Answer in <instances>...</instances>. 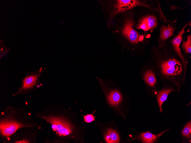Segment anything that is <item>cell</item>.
Segmentation results:
<instances>
[{"instance_id": "cell-6", "label": "cell", "mask_w": 191, "mask_h": 143, "mask_svg": "<svg viewBox=\"0 0 191 143\" xmlns=\"http://www.w3.org/2000/svg\"><path fill=\"white\" fill-rule=\"evenodd\" d=\"M165 82L162 89L156 90L154 93L160 113L162 112V104L167 100L169 94L172 92H179L178 89L175 88L176 86L173 84L169 82Z\"/></svg>"}, {"instance_id": "cell-14", "label": "cell", "mask_w": 191, "mask_h": 143, "mask_svg": "<svg viewBox=\"0 0 191 143\" xmlns=\"http://www.w3.org/2000/svg\"><path fill=\"white\" fill-rule=\"evenodd\" d=\"M182 142H191V121L190 120L184 126L181 132Z\"/></svg>"}, {"instance_id": "cell-8", "label": "cell", "mask_w": 191, "mask_h": 143, "mask_svg": "<svg viewBox=\"0 0 191 143\" xmlns=\"http://www.w3.org/2000/svg\"><path fill=\"white\" fill-rule=\"evenodd\" d=\"M24 126L23 124L16 122L6 120L3 121L1 122V132L4 136H10L18 129Z\"/></svg>"}, {"instance_id": "cell-11", "label": "cell", "mask_w": 191, "mask_h": 143, "mask_svg": "<svg viewBox=\"0 0 191 143\" xmlns=\"http://www.w3.org/2000/svg\"><path fill=\"white\" fill-rule=\"evenodd\" d=\"M175 28L172 24L170 26H162L160 30L158 47H162L164 41L169 37L172 36Z\"/></svg>"}, {"instance_id": "cell-7", "label": "cell", "mask_w": 191, "mask_h": 143, "mask_svg": "<svg viewBox=\"0 0 191 143\" xmlns=\"http://www.w3.org/2000/svg\"><path fill=\"white\" fill-rule=\"evenodd\" d=\"M190 24V23H187L183 27L181 30L179 32L177 35L171 41L173 49L176 54L181 60L184 67L185 72L186 74L187 70L188 63L186 59L184 57L182 54L180 46L182 39L183 34L186 32L190 31L189 28L188 30L186 31H184V29L187 26Z\"/></svg>"}, {"instance_id": "cell-12", "label": "cell", "mask_w": 191, "mask_h": 143, "mask_svg": "<svg viewBox=\"0 0 191 143\" xmlns=\"http://www.w3.org/2000/svg\"><path fill=\"white\" fill-rule=\"evenodd\" d=\"M106 99L110 104L114 106H117L122 102L123 96L119 91L114 89L109 92L106 95Z\"/></svg>"}, {"instance_id": "cell-1", "label": "cell", "mask_w": 191, "mask_h": 143, "mask_svg": "<svg viewBox=\"0 0 191 143\" xmlns=\"http://www.w3.org/2000/svg\"><path fill=\"white\" fill-rule=\"evenodd\" d=\"M42 118L51 125L53 130L66 142H83V129L74 112L56 105L47 108Z\"/></svg>"}, {"instance_id": "cell-2", "label": "cell", "mask_w": 191, "mask_h": 143, "mask_svg": "<svg viewBox=\"0 0 191 143\" xmlns=\"http://www.w3.org/2000/svg\"><path fill=\"white\" fill-rule=\"evenodd\" d=\"M45 68L28 72L22 80L21 86L18 91L13 95L19 94H25L35 88L38 83L42 73L45 70Z\"/></svg>"}, {"instance_id": "cell-16", "label": "cell", "mask_w": 191, "mask_h": 143, "mask_svg": "<svg viewBox=\"0 0 191 143\" xmlns=\"http://www.w3.org/2000/svg\"><path fill=\"white\" fill-rule=\"evenodd\" d=\"M95 117L93 114H89L83 116L84 121L86 123H90L95 120Z\"/></svg>"}, {"instance_id": "cell-4", "label": "cell", "mask_w": 191, "mask_h": 143, "mask_svg": "<svg viewBox=\"0 0 191 143\" xmlns=\"http://www.w3.org/2000/svg\"><path fill=\"white\" fill-rule=\"evenodd\" d=\"M135 25V21L131 18L127 19L122 31L123 36L130 43L136 45L143 41V35H141L133 28Z\"/></svg>"}, {"instance_id": "cell-3", "label": "cell", "mask_w": 191, "mask_h": 143, "mask_svg": "<svg viewBox=\"0 0 191 143\" xmlns=\"http://www.w3.org/2000/svg\"><path fill=\"white\" fill-rule=\"evenodd\" d=\"M140 74L147 86L150 95L154 96L159 86L158 80L151 65L143 67L140 70Z\"/></svg>"}, {"instance_id": "cell-13", "label": "cell", "mask_w": 191, "mask_h": 143, "mask_svg": "<svg viewBox=\"0 0 191 143\" xmlns=\"http://www.w3.org/2000/svg\"><path fill=\"white\" fill-rule=\"evenodd\" d=\"M104 139L107 143H118L120 141V137L117 131L110 128L104 134Z\"/></svg>"}, {"instance_id": "cell-10", "label": "cell", "mask_w": 191, "mask_h": 143, "mask_svg": "<svg viewBox=\"0 0 191 143\" xmlns=\"http://www.w3.org/2000/svg\"><path fill=\"white\" fill-rule=\"evenodd\" d=\"M168 129L158 134H154L149 131L141 133L136 137L132 139L133 140H139L142 142L145 143H154L158 142L159 138L166 131L169 130Z\"/></svg>"}, {"instance_id": "cell-5", "label": "cell", "mask_w": 191, "mask_h": 143, "mask_svg": "<svg viewBox=\"0 0 191 143\" xmlns=\"http://www.w3.org/2000/svg\"><path fill=\"white\" fill-rule=\"evenodd\" d=\"M136 6H142L151 8L144 1L137 0H118L114 4V10L112 13L111 19L118 13L129 10Z\"/></svg>"}, {"instance_id": "cell-15", "label": "cell", "mask_w": 191, "mask_h": 143, "mask_svg": "<svg viewBox=\"0 0 191 143\" xmlns=\"http://www.w3.org/2000/svg\"><path fill=\"white\" fill-rule=\"evenodd\" d=\"M186 41H183L182 47L186 54L191 53V35H188L187 37Z\"/></svg>"}, {"instance_id": "cell-9", "label": "cell", "mask_w": 191, "mask_h": 143, "mask_svg": "<svg viewBox=\"0 0 191 143\" xmlns=\"http://www.w3.org/2000/svg\"><path fill=\"white\" fill-rule=\"evenodd\" d=\"M157 24L156 18L152 15H147L142 17L137 25V29L147 31L155 27Z\"/></svg>"}]
</instances>
